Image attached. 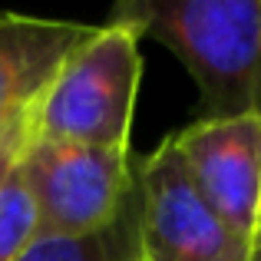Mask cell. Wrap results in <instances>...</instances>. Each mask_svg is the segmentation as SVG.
<instances>
[{
  "label": "cell",
  "mask_w": 261,
  "mask_h": 261,
  "mask_svg": "<svg viewBox=\"0 0 261 261\" xmlns=\"http://www.w3.org/2000/svg\"><path fill=\"white\" fill-rule=\"evenodd\" d=\"M109 20L189 70L198 119L261 113V0H116Z\"/></svg>",
  "instance_id": "1"
},
{
  "label": "cell",
  "mask_w": 261,
  "mask_h": 261,
  "mask_svg": "<svg viewBox=\"0 0 261 261\" xmlns=\"http://www.w3.org/2000/svg\"><path fill=\"white\" fill-rule=\"evenodd\" d=\"M139 83V33L113 20L93 27L30 106V139L133 149Z\"/></svg>",
  "instance_id": "2"
},
{
  "label": "cell",
  "mask_w": 261,
  "mask_h": 261,
  "mask_svg": "<svg viewBox=\"0 0 261 261\" xmlns=\"http://www.w3.org/2000/svg\"><path fill=\"white\" fill-rule=\"evenodd\" d=\"M17 166L37 208V238L102 235L133 202V149L30 139Z\"/></svg>",
  "instance_id": "3"
},
{
  "label": "cell",
  "mask_w": 261,
  "mask_h": 261,
  "mask_svg": "<svg viewBox=\"0 0 261 261\" xmlns=\"http://www.w3.org/2000/svg\"><path fill=\"white\" fill-rule=\"evenodd\" d=\"M27 142H30V113H27V119L20 122V126H13L10 133L0 136V182H4L7 172L17 166V159L27 149Z\"/></svg>",
  "instance_id": "9"
},
{
  "label": "cell",
  "mask_w": 261,
  "mask_h": 261,
  "mask_svg": "<svg viewBox=\"0 0 261 261\" xmlns=\"http://www.w3.org/2000/svg\"><path fill=\"white\" fill-rule=\"evenodd\" d=\"M136 261H248V248L198 195L172 136L136 162Z\"/></svg>",
  "instance_id": "4"
},
{
  "label": "cell",
  "mask_w": 261,
  "mask_h": 261,
  "mask_svg": "<svg viewBox=\"0 0 261 261\" xmlns=\"http://www.w3.org/2000/svg\"><path fill=\"white\" fill-rule=\"evenodd\" d=\"M33 242H37V208L20 175V166H13L0 182V261H17Z\"/></svg>",
  "instance_id": "8"
},
{
  "label": "cell",
  "mask_w": 261,
  "mask_h": 261,
  "mask_svg": "<svg viewBox=\"0 0 261 261\" xmlns=\"http://www.w3.org/2000/svg\"><path fill=\"white\" fill-rule=\"evenodd\" d=\"M248 261H261V215H258V228H255L251 245H248Z\"/></svg>",
  "instance_id": "10"
},
{
  "label": "cell",
  "mask_w": 261,
  "mask_h": 261,
  "mask_svg": "<svg viewBox=\"0 0 261 261\" xmlns=\"http://www.w3.org/2000/svg\"><path fill=\"white\" fill-rule=\"evenodd\" d=\"M133 245V202L109 231L93 238H37L17 261H113Z\"/></svg>",
  "instance_id": "7"
},
{
  "label": "cell",
  "mask_w": 261,
  "mask_h": 261,
  "mask_svg": "<svg viewBox=\"0 0 261 261\" xmlns=\"http://www.w3.org/2000/svg\"><path fill=\"white\" fill-rule=\"evenodd\" d=\"M93 27L0 10V136L27 119L63 60Z\"/></svg>",
  "instance_id": "6"
},
{
  "label": "cell",
  "mask_w": 261,
  "mask_h": 261,
  "mask_svg": "<svg viewBox=\"0 0 261 261\" xmlns=\"http://www.w3.org/2000/svg\"><path fill=\"white\" fill-rule=\"evenodd\" d=\"M113 261H136V238H133V245H129V248L122 251L119 258H113Z\"/></svg>",
  "instance_id": "11"
},
{
  "label": "cell",
  "mask_w": 261,
  "mask_h": 261,
  "mask_svg": "<svg viewBox=\"0 0 261 261\" xmlns=\"http://www.w3.org/2000/svg\"><path fill=\"white\" fill-rule=\"evenodd\" d=\"M172 142L198 195L248 248L261 215V113L195 119Z\"/></svg>",
  "instance_id": "5"
}]
</instances>
